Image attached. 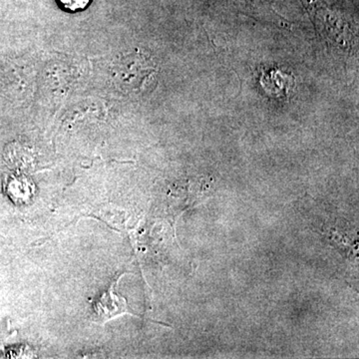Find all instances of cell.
Returning a JSON list of instances; mask_svg holds the SVG:
<instances>
[{
  "mask_svg": "<svg viewBox=\"0 0 359 359\" xmlns=\"http://www.w3.org/2000/svg\"><path fill=\"white\" fill-rule=\"evenodd\" d=\"M157 65L145 52H131L116 61L113 80L127 94H141L147 91L155 81Z\"/></svg>",
  "mask_w": 359,
  "mask_h": 359,
  "instance_id": "obj_1",
  "label": "cell"
},
{
  "mask_svg": "<svg viewBox=\"0 0 359 359\" xmlns=\"http://www.w3.org/2000/svg\"><path fill=\"white\" fill-rule=\"evenodd\" d=\"M120 278H121V276L115 282L111 283L109 289L104 292L92 304L96 320L102 323V325L107 323V321L114 320L115 318L121 316L123 313H131L126 299L123 297L121 294H118L117 290H116Z\"/></svg>",
  "mask_w": 359,
  "mask_h": 359,
  "instance_id": "obj_2",
  "label": "cell"
},
{
  "mask_svg": "<svg viewBox=\"0 0 359 359\" xmlns=\"http://www.w3.org/2000/svg\"><path fill=\"white\" fill-rule=\"evenodd\" d=\"M90 1L91 0H59L63 8L68 11H72V13L83 11L89 6Z\"/></svg>",
  "mask_w": 359,
  "mask_h": 359,
  "instance_id": "obj_3",
  "label": "cell"
}]
</instances>
